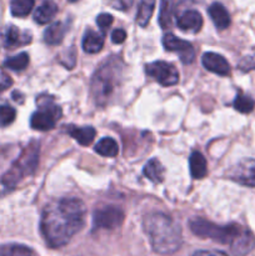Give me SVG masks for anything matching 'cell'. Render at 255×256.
<instances>
[{
  "label": "cell",
  "mask_w": 255,
  "mask_h": 256,
  "mask_svg": "<svg viewBox=\"0 0 255 256\" xmlns=\"http://www.w3.org/2000/svg\"><path fill=\"white\" fill-rule=\"evenodd\" d=\"M125 39H126V32H125V30L115 29L112 32V42L114 44H122V42H125Z\"/></svg>",
  "instance_id": "33"
},
{
  "label": "cell",
  "mask_w": 255,
  "mask_h": 256,
  "mask_svg": "<svg viewBox=\"0 0 255 256\" xmlns=\"http://www.w3.org/2000/svg\"><path fill=\"white\" fill-rule=\"evenodd\" d=\"M239 69L242 72H250V70H255V52L252 55L242 58V62H239Z\"/></svg>",
  "instance_id": "30"
},
{
  "label": "cell",
  "mask_w": 255,
  "mask_h": 256,
  "mask_svg": "<svg viewBox=\"0 0 255 256\" xmlns=\"http://www.w3.org/2000/svg\"><path fill=\"white\" fill-rule=\"evenodd\" d=\"M86 208L80 199L64 198L45 206L40 220V232L50 248L66 245L82 229Z\"/></svg>",
  "instance_id": "1"
},
{
  "label": "cell",
  "mask_w": 255,
  "mask_h": 256,
  "mask_svg": "<svg viewBox=\"0 0 255 256\" xmlns=\"http://www.w3.org/2000/svg\"><path fill=\"white\" fill-rule=\"evenodd\" d=\"M210 18H212V22L215 26L219 30H225L226 28L230 26V15L228 12L226 8L222 4V2H212L208 9Z\"/></svg>",
  "instance_id": "15"
},
{
  "label": "cell",
  "mask_w": 255,
  "mask_h": 256,
  "mask_svg": "<svg viewBox=\"0 0 255 256\" xmlns=\"http://www.w3.org/2000/svg\"><path fill=\"white\" fill-rule=\"evenodd\" d=\"M32 38L28 32H22L16 26L10 25L6 26L2 32V42L6 48H14L18 45H24L30 42Z\"/></svg>",
  "instance_id": "14"
},
{
  "label": "cell",
  "mask_w": 255,
  "mask_h": 256,
  "mask_svg": "<svg viewBox=\"0 0 255 256\" xmlns=\"http://www.w3.org/2000/svg\"><path fill=\"white\" fill-rule=\"evenodd\" d=\"M134 0H110V5L114 9L120 10V12H125V10L130 9Z\"/></svg>",
  "instance_id": "32"
},
{
  "label": "cell",
  "mask_w": 255,
  "mask_h": 256,
  "mask_svg": "<svg viewBox=\"0 0 255 256\" xmlns=\"http://www.w3.org/2000/svg\"><path fill=\"white\" fill-rule=\"evenodd\" d=\"M155 4H156V0H140L136 12V22L139 26L145 28L149 24L152 12H154Z\"/></svg>",
  "instance_id": "21"
},
{
  "label": "cell",
  "mask_w": 255,
  "mask_h": 256,
  "mask_svg": "<svg viewBox=\"0 0 255 256\" xmlns=\"http://www.w3.org/2000/svg\"><path fill=\"white\" fill-rule=\"evenodd\" d=\"M144 175L152 182H162L164 180L165 170L158 159H150L144 166Z\"/></svg>",
  "instance_id": "22"
},
{
  "label": "cell",
  "mask_w": 255,
  "mask_h": 256,
  "mask_svg": "<svg viewBox=\"0 0 255 256\" xmlns=\"http://www.w3.org/2000/svg\"><path fill=\"white\" fill-rule=\"evenodd\" d=\"M28 64H29V55L26 52H20V54L9 58L4 62L5 68L10 70H15V72L24 70L28 66Z\"/></svg>",
  "instance_id": "25"
},
{
  "label": "cell",
  "mask_w": 255,
  "mask_h": 256,
  "mask_svg": "<svg viewBox=\"0 0 255 256\" xmlns=\"http://www.w3.org/2000/svg\"><path fill=\"white\" fill-rule=\"evenodd\" d=\"M149 76L156 80L162 86H172L179 82V72L172 64L166 62H154L145 66Z\"/></svg>",
  "instance_id": "8"
},
{
  "label": "cell",
  "mask_w": 255,
  "mask_h": 256,
  "mask_svg": "<svg viewBox=\"0 0 255 256\" xmlns=\"http://www.w3.org/2000/svg\"><path fill=\"white\" fill-rule=\"evenodd\" d=\"M202 62L205 69L220 76H228L230 74V65L228 60L216 52H205L202 58Z\"/></svg>",
  "instance_id": "11"
},
{
  "label": "cell",
  "mask_w": 255,
  "mask_h": 256,
  "mask_svg": "<svg viewBox=\"0 0 255 256\" xmlns=\"http://www.w3.org/2000/svg\"><path fill=\"white\" fill-rule=\"evenodd\" d=\"M189 165H190V174L194 179L196 180H202L208 174V165H206V160L205 158L202 156V152H195L190 155V160H189Z\"/></svg>",
  "instance_id": "18"
},
{
  "label": "cell",
  "mask_w": 255,
  "mask_h": 256,
  "mask_svg": "<svg viewBox=\"0 0 255 256\" xmlns=\"http://www.w3.org/2000/svg\"><path fill=\"white\" fill-rule=\"evenodd\" d=\"M60 115H62V109L52 100H46L44 104L40 102V110L32 115L30 125L38 132H48L54 129L55 124L60 119Z\"/></svg>",
  "instance_id": "6"
},
{
  "label": "cell",
  "mask_w": 255,
  "mask_h": 256,
  "mask_svg": "<svg viewBox=\"0 0 255 256\" xmlns=\"http://www.w3.org/2000/svg\"><path fill=\"white\" fill-rule=\"evenodd\" d=\"M96 24L102 32H105V30L109 29L110 25L112 24V16L110 14H108V12H102V14L98 15Z\"/></svg>",
  "instance_id": "31"
},
{
  "label": "cell",
  "mask_w": 255,
  "mask_h": 256,
  "mask_svg": "<svg viewBox=\"0 0 255 256\" xmlns=\"http://www.w3.org/2000/svg\"><path fill=\"white\" fill-rule=\"evenodd\" d=\"M68 26L64 22H54L44 32V42L49 45H58L62 42Z\"/></svg>",
  "instance_id": "19"
},
{
  "label": "cell",
  "mask_w": 255,
  "mask_h": 256,
  "mask_svg": "<svg viewBox=\"0 0 255 256\" xmlns=\"http://www.w3.org/2000/svg\"><path fill=\"white\" fill-rule=\"evenodd\" d=\"M144 230L154 252L159 254H172L182 242L180 225L162 212H152L145 216Z\"/></svg>",
  "instance_id": "2"
},
{
  "label": "cell",
  "mask_w": 255,
  "mask_h": 256,
  "mask_svg": "<svg viewBox=\"0 0 255 256\" xmlns=\"http://www.w3.org/2000/svg\"><path fill=\"white\" fill-rule=\"evenodd\" d=\"M174 0H162V6H160L159 22L164 29L170 26L172 24V6Z\"/></svg>",
  "instance_id": "28"
},
{
  "label": "cell",
  "mask_w": 255,
  "mask_h": 256,
  "mask_svg": "<svg viewBox=\"0 0 255 256\" xmlns=\"http://www.w3.org/2000/svg\"><path fill=\"white\" fill-rule=\"evenodd\" d=\"M68 134L72 138V139L76 140L80 145L82 146H88L92 142L96 132H95L94 128L92 126H69L68 128Z\"/></svg>",
  "instance_id": "17"
},
{
  "label": "cell",
  "mask_w": 255,
  "mask_h": 256,
  "mask_svg": "<svg viewBox=\"0 0 255 256\" xmlns=\"http://www.w3.org/2000/svg\"><path fill=\"white\" fill-rule=\"evenodd\" d=\"M95 152L102 156L115 158L119 152V146L118 142L112 138H102L95 145Z\"/></svg>",
  "instance_id": "23"
},
{
  "label": "cell",
  "mask_w": 255,
  "mask_h": 256,
  "mask_svg": "<svg viewBox=\"0 0 255 256\" xmlns=\"http://www.w3.org/2000/svg\"><path fill=\"white\" fill-rule=\"evenodd\" d=\"M255 249V236L249 229L244 228L236 239L230 245V250L235 256H245Z\"/></svg>",
  "instance_id": "12"
},
{
  "label": "cell",
  "mask_w": 255,
  "mask_h": 256,
  "mask_svg": "<svg viewBox=\"0 0 255 256\" xmlns=\"http://www.w3.org/2000/svg\"><path fill=\"white\" fill-rule=\"evenodd\" d=\"M124 218L125 214L120 208L109 205L95 210L92 214V225L95 229L112 230L122 224Z\"/></svg>",
  "instance_id": "7"
},
{
  "label": "cell",
  "mask_w": 255,
  "mask_h": 256,
  "mask_svg": "<svg viewBox=\"0 0 255 256\" xmlns=\"http://www.w3.org/2000/svg\"><path fill=\"white\" fill-rule=\"evenodd\" d=\"M16 116L14 108L9 105H0V126H8L12 124Z\"/></svg>",
  "instance_id": "29"
},
{
  "label": "cell",
  "mask_w": 255,
  "mask_h": 256,
  "mask_svg": "<svg viewBox=\"0 0 255 256\" xmlns=\"http://www.w3.org/2000/svg\"><path fill=\"white\" fill-rule=\"evenodd\" d=\"M38 162H39V142H32L18 158L12 169L2 178L5 186H15L20 180L24 179V176L32 174L36 169Z\"/></svg>",
  "instance_id": "5"
},
{
  "label": "cell",
  "mask_w": 255,
  "mask_h": 256,
  "mask_svg": "<svg viewBox=\"0 0 255 256\" xmlns=\"http://www.w3.org/2000/svg\"><path fill=\"white\" fill-rule=\"evenodd\" d=\"M58 12V5L52 2H42L40 6L36 8L34 12V20L38 24H48L54 19Z\"/></svg>",
  "instance_id": "20"
},
{
  "label": "cell",
  "mask_w": 255,
  "mask_h": 256,
  "mask_svg": "<svg viewBox=\"0 0 255 256\" xmlns=\"http://www.w3.org/2000/svg\"><path fill=\"white\" fill-rule=\"evenodd\" d=\"M162 45H164L165 50H168V52H176L184 64H190L195 60V50L192 45L186 40L179 39L172 32H168V34L164 35Z\"/></svg>",
  "instance_id": "10"
},
{
  "label": "cell",
  "mask_w": 255,
  "mask_h": 256,
  "mask_svg": "<svg viewBox=\"0 0 255 256\" xmlns=\"http://www.w3.org/2000/svg\"><path fill=\"white\" fill-rule=\"evenodd\" d=\"M190 230L194 232L196 236L204 238V239L214 240L219 244H229L236 239L238 235L242 232L244 226L239 224L229 225H216L212 222L202 219V218H194L189 222Z\"/></svg>",
  "instance_id": "4"
},
{
  "label": "cell",
  "mask_w": 255,
  "mask_h": 256,
  "mask_svg": "<svg viewBox=\"0 0 255 256\" xmlns=\"http://www.w3.org/2000/svg\"><path fill=\"white\" fill-rule=\"evenodd\" d=\"M234 108L235 110H238V112H242V114H249V112H252V110H254L255 102L249 96V95L239 92L234 100Z\"/></svg>",
  "instance_id": "26"
},
{
  "label": "cell",
  "mask_w": 255,
  "mask_h": 256,
  "mask_svg": "<svg viewBox=\"0 0 255 256\" xmlns=\"http://www.w3.org/2000/svg\"><path fill=\"white\" fill-rule=\"evenodd\" d=\"M228 175L229 179L234 180L238 184L248 188H255V159L246 158L240 160L230 169Z\"/></svg>",
  "instance_id": "9"
},
{
  "label": "cell",
  "mask_w": 255,
  "mask_h": 256,
  "mask_svg": "<svg viewBox=\"0 0 255 256\" xmlns=\"http://www.w3.org/2000/svg\"><path fill=\"white\" fill-rule=\"evenodd\" d=\"M104 45V36L94 30H86L82 38V49L88 54H96Z\"/></svg>",
  "instance_id": "16"
},
{
  "label": "cell",
  "mask_w": 255,
  "mask_h": 256,
  "mask_svg": "<svg viewBox=\"0 0 255 256\" xmlns=\"http://www.w3.org/2000/svg\"><path fill=\"white\" fill-rule=\"evenodd\" d=\"M12 85V80L8 75H0V92L5 90L6 88H9Z\"/></svg>",
  "instance_id": "35"
},
{
  "label": "cell",
  "mask_w": 255,
  "mask_h": 256,
  "mask_svg": "<svg viewBox=\"0 0 255 256\" xmlns=\"http://www.w3.org/2000/svg\"><path fill=\"white\" fill-rule=\"evenodd\" d=\"M202 26V16L196 10H186L178 18V28L182 32H196Z\"/></svg>",
  "instance_id": "13"
},
{
  "label": "cell",
  "mask_w": 255,
  "mask_h": 256,
  "mask_svg": "<svg viewBox=\"0 0 255 256\" xmlns=\"http://www.w3.org/2000/svg\"><path fill=\"white\" fill-rule=\"evenodd\" d=\"M68 2H78V0H68Z\"/></svg>",
  "instance_id": "36"
},
{
  "label": "cell",
  "mask_w": 255,
  "mask_h": 256,
  "mask_svg": "<svg viewBox=\"0 0 255 256\" xmlns=\"http://www.w3.org/2000/svg\"><path fill=\"white\" fill-rule=\"evenodd\" d=\"M192 256H229L225 252H215V250H200V252H196Z\"/></svg>",
  "instance_id": "34"
},
{
  "label": "cell",
  "mask_w": 255,
  "mask_h": 256,
  "mask_svg": "<svg viewBox=\"0 0 255 256\" xmlns=\"http://www.w3.org/2000/svg\"><path fill=\"white\" fill-rule=\"evenodd\" d=\"M0 256H32V252L24 245H5L0 249Z\"/></svg>",
  "instance_id": "27"
},
{
  "label": "cell",
  "mask_w": 255,
  "mask_h": 256,
  "mask_svg": "<svg viewBox=\"0 0 255 256\" xmlns=\"http://www.w3.org/2000/svg\"><path fill=\"white\" fill-rule=\"evenodd\" d=\"M35 0H12L10 12L16 18L28 16L32 12Z\"/></svg>",
  "instance_id": "24"
},
{
  "label": "cell",
  "mask_w": 255,
  "mask_h": 256,
  "mask_svg": "<svg viewBox=\"0 0 255 256\" xmlns=\"http://www.w3.org/2000/svg\"><path fill=\"white\" fill-rule=\"evenodd\" d=\"M122 65L119 59L112 58L94 74L92 80V94L99 105H105L118 88L122 76Z\"/></svg>",
  "instance_id": "3"
}]
</instances>
